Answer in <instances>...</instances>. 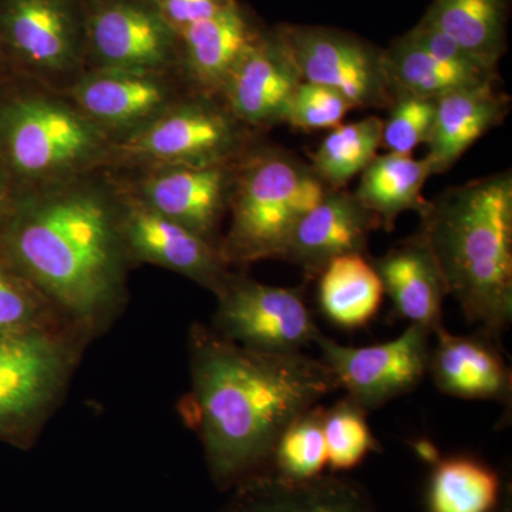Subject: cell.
<instances>
[{
	"instance_id": "cell-8",
	"label": "cell",
	"mask_w": 512,
	"mask_h": 512,
	"mask_svg": "<svg viewBox=\"0 0 512 512\" xmlns=\"http://www.w3.org/2000/svg\"><path fill=\"white\" fill-rule=\"evenodd\" d=\"M86 50L83 0H0V56L19 79L67 92Z\"/></svg>"
},
{
	"instance_id": "cell-24",
	"label": "cell",
	"mask_w": 512,
	"mask_h": 512,
	"mask_svg": "<svg viewBox=\"0 0 512 512\" xmlns=\"http://www.w3.org/2000/svg\"><path fill=\"white\" fill-rule=\"evenodd\" d=\"M384 62L393 93L407 92L426 99L437 100L444 94L500 79L498 70L431 55L409 33L396 37L384 49Z\"/></svg>"
},
{
	"instance_id": "cell-18",
	"label": "cell",
	"mask_w": 512,
	"mask_h": 512,
	"mask_svg": "<svg viewBox=\"0 0 512 512\" xmlns=\"http://www.w3.org/2000/svg\"><path fill=\"white\" fill-rule=\"evenodd\" d=\"M266 28L254 10L235 0L212 18L178 33L180 70L191 89L221 97L235 64Z\"/></svg>"
},
{
	"instance_id": "cell-14",
	"label": "cell",
	"mask_w": 512,
	"mask_h": 512,
	"mask_svg": "<svg viewBox=\"0 0 512 512\" xmlns=\"http://www.w3.org/2000/svg\"><path fill=\"white\" fill-rule=\"evenodd\" d=\"M429 329L409 325L399 338L382 345L352 348L322 335L316 340L326 366L332 370L339 389L370 412L390 400L413 392L429 373Z\"/></svg>"
},
{
	"instance_id": "cell-29",
	"label": "cell",
	"mask_w": 512,
	"mask_h": 512,
	"mask_svg": "<svg viewBox=\"0 0 512 512\" xmlns=\"http://www.w3.org/2000/svg\"><path fill=\"white\" fill-rule=\"evenodd\" d=\"M323 413L319 404L306 410L286 427L272 454L271 470L291 480H306L328 467Z\"/></svg>"
},
{
	"instance_id": "cell-5",
	"label": "cell",
	"mask_w": 512,
	"mask_h": 512,
	"mask_svg": "<svg viewBox=\"0 0 512 512\" xmlns=\"http://www.w3.org/2000/svg\"><path fill=\"white\" fill-rule=\"evenodd\" d=\"M329 191L309 163L256 141L238 163L222 258L229 268L282 259L296 224Z\"/></svg>"
},
{
	"instance_id": "cell-25",
	"label": "cell",
	"mask_w": 512,
	"mask_h": 512,
	"mask_svg": "<svg viewBox=\"0 0 512 512\" xmlns=\"http://www.w3.org/2000/svg\"><path fill=\"white\" fill-rule=\"evenodd\" d=\"M433 175L426 158L387 153L373 158L360 174L355 197L375 215L380 228L393 231L397 218L407 211L421 214L426 208L423 191Z\"/></svg>"
},
{
	"instance_id": "cell-13",
	"label": "cell",
	"mask_w": 512,
	"mask_h": 512,
	"mask_svg": "<svg viewBox=\"0 0 512 512\" xmlns=\"http://www.w3.org/2000/svg\"><path fill=\"white\" fill-rule=\"evenodd\" d=\"M64 93L114 144L195 92L181 70L173 69L90 70Z\"/></svg>"
},
{
	"instance_id": "cell-34",
	"label": "cell",
	"mask_w": 512,
	"mask_h": 512,
	"mask_svg": "<svg viewBox=\"0 0 512 512\" xmlns=\"http://www.w3.org/2000/svg\"><path fill=\"white\" fill-rule=\"evenodd\" d=\"M165 22L175 30L183 32L195 23L210 19L227 9L235 0H151Z\"/></svg>"
},
{
	"instance_id": "cell-23",
	"label": "cell",
	"mask_w": 512,
	"mask_h": 512,
	"mask_svg": "<svg viewBox=\"0 0 512 512\" xmlns=\"http://www.w3.org/2000/svg\"><path fill=\"white\" fill-rule=\"evenodd\" d=\"M510 0H433L421 22L440 30L478 63L498 69L508 49Z\"/></svg>"
},
{
	"instance_id": "cell-10",
	"label": "cell",
	"mask_w": 512,
	"mask_h": 512,
	"mask_svg": "<svg viewBox=\"0 0 512 512\" xmlns=\"http://www.w3.org/2000/svg\"><path fill=\"white\" fill-rule=\"evenodd\" d=\"M291 50L303 82L342 94L353 109H389L393 90L384 49L355 33L326 26H276Z\"/></svg>"
},
{
	"instance_id": "cell-26",
	"label": "cell",
	"mask_w": 512,
	"mask_h": 512,
	"mask_svg": "<svg viewBox=\"0 0 512 512\" xmlns=\"http://www.w3.org/2000/svg\"><path fill=\"white\" fill-rule=\"evenodd\" d=\"M318 279L320 311L340 328H362L375 318L382 305L383 284L365 254L332 259Z\"/></svg>"
},
{
	"instance_id": "cell-27",
	"label": "cell",
	"mask_w": 512,
	"mask_h": 512,
	"mask_svg": "<svg viewBox=\"0 0 512 512\" xmlns=\"http://www.w3.org/2000/svg\"><path fill=\"white\" fill-rule=\"evenodd\" d=\"M500 478L493 468L473 457L437 461L427 493L429 512H493Z\"/></svg>"
},
{
	"instance_id": "cell-33",
	"label": "cell",
	"mask_w": 512,
	"mask_h": 512,
	"mask_svg": "<svg viewBox=\"0 0 512 512\" xmlns=\"http://www.w3.org/2000/svg\"><path fill=\"white\" fill-rule=\"evenodd\" d=\"M352 110V104L336 90L302 80L289 104L285 124L303 131L332 130Z\"/></svg>"
},
{
	"instance_id": "cell-4",
	"label": "cell",
	"mask_w": 512,
	"mask_h": 512,
	"mask_svg": "<svg viewBox=\"0 0 512 512\" xmlns=\"http://www.w3.org/2000/svg\"><path fill=\"white\" fill-rule=\"evenodd\" d=\"M110 148L66 93L19 77L0 90V158L16 191L100 170Z\"/></svg>"
},
{
	"instance_id": "cell-21",
	"label": "cell",
	"mask_w": 512,
	"mask_h": 512,
	"mask_svg": "<svg viewBox=\"0 0 512 512\" xmlns=\"http://www.w3.org/2000/svg\"><path fill=\"white\" fill-rule=\"evenodd\" d=\"M511 97L497 82L478 84L444 94L436 101V116L427 147L433 175L446 173L468 148L500 126L510 113Z\"/></svg>"
},
{
	"instance_id": "cell-28",
	"label": "cell",
	"mask_w": 512,
	"mask_h": 512,
	"mask_svg": "<svg viewBox=\"0 0 512 512\" xmlns=\"http://www.w3.org/2000/svg\"><path fill=\"white\" fill-rule=\"evenodd\" d=\"M382 140L383 120L379 117L342 123L323 138L309 165L330 190H343L372 163Z\"/></svg>"
},
{
	"instance_id": "cell-2",
	"label": "cell",
	"mask_w": 512,
	"mask_h": 512,
	"mask_svg": "<svg viewBox=\"0 0 512 512\" xmlns=\"http://www.w3.org/2000/svg\"><path fill=\"white\" fill-rule=\"evenodd\" d=\"M0 255L94 340L127 302L117 188L106 168L18 192Z\"/></svg>"
},
{
	"instance_id": "cell-22",
	"label": "cell",
	"mask_w": 512,
	"mask_h": 512,
	"mask_svg": "<svg viewBox=\"0 0 512 512\" xmlns=\"http://www.w3.org/2000/svg\"><path fill=\"white\" fill-rule=\"evenodd\" d=\"M372 262L384 295L390 296L400 318L431 333L443 326L447 285L436 256L420 232Z\"/></svg>"
},
{
	"instance_id": "cell-11",
	"label": "cell",
	"mask_w": 512,
	"mask_h": 512,
	"mask_svg": "<svg viewBox=\"0 0 512 512\" xmlns=\"http://www.w3.org/2000/svg\"><path fill=\"white\" fill-rule=\"evenodd\" d=\"M214 325L220 335L262 352H302L323 335L301 288L261 284L232 272L217 293Z\"/></svg>"
},
{
	"instance_id": "cell-19",
	"label": "cell",
	"mask_w": 512,
	"mask_h": 512,
	"mask_svg": "<svg viewBox=\"0 0 512 512\" xmlns=\"http://www.w3.org/2000/svg\"><path fill=\"white\" fill-rule=\"evenodd\" d=\"M232 490L220 512H379L362 485L333 474L291 480L266 470Z\"/></svg>"
},
{
	"instance_id": "cell-17",
	"label": "cell",
	"mask_w": 512,
	"mask_h": 512,
	"mask_svg": "<svg viewBox=\"0 0 512 512\" xmlns=\"http://www.w3.org/2000/svg\"><path fill=\"white\" fill-rule=\"evenodd\" d=\"M379 228L375 215L353 192L330 190L296 224L282 261L298 265L308 278H318L332 259L365 254L370 234Z\"/></svg>"
},
{
	"instance_id": "cell-7",
	"label": "cell",
	"mask_w": 512,
	"mask_h": 512,
	"mask_svg": "<svg viewBox=\"0 0 512 512\" xmlns=\"http://www.w3.org/2000/svg\"><path fill=\"white\" fill-rule=\"evenodd\" d=\"M261 140L220 97L192 93L143 130L111 144L107 170L238 160Z\"/></svg>"
},
{
	"instance_id": "cell-36",
	"label": "cell",
	"mask_w": 512,
	"mask_h": 512,
	"mask_svg": "<svg viewBox=\"0 0 512 512\" xmlns=\"http://www.w3.org/2000/svg\"><path fill=\"white\" fill-rule=\"evenodd\" d=\"M13 79H16L15 73L10 70L8 63L5 62L2 56H0V90L3 87L8 86Z\"/></svg>"
},
{
	"instance_id": "cell-6",
	"label": "cell",
	"mask_w": 512,
	"mask_h": 512,
	"mask_svg": "<svg viewBox=\"0 0 512 512\" xmlns=\"http://www.w3.org/2000/svg\"><path fill=\"white\" fill-rule=\"evenodd\" d=\"M92 339L76 326L0 335V441L29 448L67 392Z\"/></svg>"
},
{
	"instance_id": "cell-9",
	"label": "cell",
	"mask_w": 512,
	"mask_h": 512,
	"mask_svg": "<svg viewBox=\"0 0 512 512\" xmlns=\"http://www.w3.org/2000/svg\"><path fill=\"white\" fill-rule=\"evenodd\" d=\"M239 160L106 170L148 207L220 249Z\"/></svg>"
},
{
	"instance_id": "cell-20",
	"label": "cell",
	"mask_w": 512,
	"mask_h": 512,
	"mask_svg": "<svg viewBox=\"0 0 512 512\" xmlns=\"http://www.w3.org/2000/svg\"><path fill=\"white\" fill-rule=\"evenodd\" d=\"M433 335L429 373L437 389L458 399L511 402V370L491 338L453 335L444 326Z\"/></svg>"
},
{
	"instance_id": "cell-3",
	"label": "cell",
	"mask_w": 512,
	"mask_h": 512,
	"mask_svg": "<svg viewBox=\"0 0 512 512\" xmlns=\"http://www.w3.org/2000/svg\"><path fill=\"white\" fill-rule=\"evenodd\" d=\"M420 234L439 262L448 295L494 339L512 319V173L487 175L427 201Z\"/></svg>"
},
{
	"instance_id": "cell-31",
	"label": "cell",
	"mask_w": 512,
	"mask_h": 512,
	"mask_svg": "<svg viewBox=\"0 0 512 512\" xmlns=\"http://www.w3.org/2000/svg\"><path fill=\"white\" fill-rule=\"evenodd\" d=\"M366 410L350 397L339 400L323 413V433L332 473L352 470L367 454L380 451L379 441L366 421Z\"/></svg>"
},
{
	"instance_id": "cell-30",
	"label": "cell",
	"mask_w": 512,
	"mask_h": 512,
	"mask_svg": "<svg viewBox=\"0 0 512 512\" xmlns=\"http://www.w3.org/2000/svg\"><path fill=\"white\" fill-rule=\"evenodd\" d=\"M73 325L0 255V335Z\"/></svg>"
},
{
	"instance_id": "cell-35",
	"label": "cell",
	"mask_w": 512,
	"mask_h": 512,
	"mask_svg": "<svg viewBox=\"0 0 512 512\" xmlns=\"http://www.w3.org/2000/svg\"><path fill=\"white\" fill-rule=\"evenodd\" d=\"M16 197H18V191H16L8 168L0 158V229L8 221L10 212L15 207Z\"/></svg>"
},
{
	"instance_id": "cell-16",
	"label": "cell",
	"mask_w": 512,
	"mask_h": 512,
	"mask_svg": "<svg viewBox=\"0 0 512 512\" xmlns=\"http://www.w3.org/2000/svg\"><path fill=\"white\" fill-rule=\"evenodd\" d=\"M301 72L279 30L266 28L245 50L222 89L228 110L256 133L285 124Z\"/></svg>"
},
{
	"instance_id": "cell-32",
	"label": "cell",
	"mask_w": 512,
	"mask_h": 512,
	"mask_svg": "<svg viewBox=\"0 0 512 512\" xmlns=\"http://www.w3.org/2000/svg\"><path fill=\"white\" fill-rule=\"evenodd\" d=\"M436 101L407 92H394L383 121L382 146L389 153L413 156V151L429 141Z\"/></svg>"
},
{
	"instance_id": "cell-12",
	"label": "cell",
	"mask_w": 512,
	"mask_h": 512,
	"mask_svg": "<svg viewBox=\"0 0 512 512\" xmlns=\"http://www.w3.org/2000/svg\"><path fill=\"white\" fill-rule=\"evenodd\" d=\"M90 70L180 69V36L151 0H83Z\"/></svg>"
},
{
	"instance_id": "cell-15",
	"label": "cell",
	"mask_w": 512,
	"mask_h": 512,
	"mask_svg": "<svg viewBox=\"0 0 512 512\" xmlns=\"http://www.w3.org/2000/svg\"><path fill=\"white\" fill-rule=\"evenodd\" d=\"M114 183L120 237L130 265L160 266L217 295L234 272L220 249Z\"/></svg>"
},
{
	"instance_id": "cell-1",
	"label": "cell",
	"mask_w": 512,
	"mask_h": 512,
	"mask_svg": "<svg viewBox=\"0 0 512 512\" xmlns=\"http://www.w3.org/2000/svg\"><path fill=\"white\" fill-rule=\"evenodd\" d=\"M188 353L191 389L180 413L221 491L271 470L286 427L339 389L322 359L245 348L202 323L191 326Z\"/></svg>"
}]
</instances>
